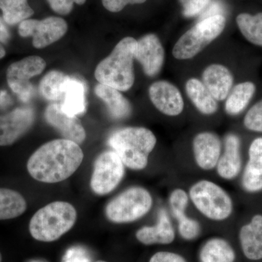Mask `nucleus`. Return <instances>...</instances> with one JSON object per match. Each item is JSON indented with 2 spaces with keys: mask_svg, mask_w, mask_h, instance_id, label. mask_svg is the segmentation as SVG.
<instances>
[{
  "mask_svg": "<svg viewBox=\"0 0 262 262\" xmlns=\"http://www.w3.org/2000/svg\"><path fill=\"white\" fill-rule=\"evenodd\" d=\"M83 158L80 145L67 139H56L33 153L27 162V170L38 182L54 184L73 175Z\"/></svg>",
  "mask_w": 262,
  "mask_h": 262,
  "instance_id": "1",
  "label": "nucleus"
},
{
  "mask_svg": "<svg viewBox=\"0 0 262 262\" xmlns=\"http://www.w3.org/2000/svg\"><path fill=\"white\" fill-rule=\"evenodd\" d=\"M108 144L130 170H142L147 167L149 155L157 144V138L149 129L127 127L114 132Z\"/></svg>",
  "mask_w": 262,
  "mask_h": 262,
  "instance_id": "2",
  "label": "nucleus"
},
{
  "mask_svg": "<svg viewBox=\"0 0 262 262\" xmlns=\"http://www.w3.org/2000/svg\"><path fill=\"white\" fill-rule=\"evenodd\" d=\"M137 40L125 37L114 48L111 54L98 63L95 77L100 84L120 91L131 89L135 80L134 60Z\"/></svg>",
  "mask_w": 262,
  "mask_h": 262,
  "instance_id": "3",
  "label": "nucleus"
},
{
  "mask_svg": "<svg viewBox=\"0 0 262 262\" xmlns=\"http://www.w3.org/2000/svg\"><path fill=\"white\" fill-rule=\"evenodd\" d=\"M77 217V211L71 203L53 202L33 215L29 223V232L33 238L38 241L53 242L73 227Z\"/></svg>",
  "mask_w": 262,
  "mask_h": 262,
  "instance_id": "4",
  "label": "nucleus"
},
{
  "mask_svg": "<svg viewBox=\"0 0 262 262\" xmlns=\"http://www.w3.org/2000/svg\"><path fill=\"white\" fill-rule=\"evenodd\" d=\"M188 194L196 211L207 220L224 222L233 213L232 198L222 186L213 181L201 179L194 182Z\"/></svg>",
  "mask_w": 262,
  "mask_h": 262,
  "instance_id": "5",
  "label": "nucleus"
},
{
  "mask_svg": "<svg viewBox=\"0 0 262 262\" xmlns=\"http://www.w3.org/2000/svg\"><path fill=\"white\" fill-rule=\"evenodd\" d=\"M154 200L146 188L135 186L124 190L106 206V218L114 224H130L141 220L152 208Z\"/></svg>",
  "mask_w": 262,
  "mask_h": 262,
  "instance_id": "6",
  "label": "nucleus"
},
{
  "mask_svg": "<svg viewBox=\"0 0 262 262\" xmlns=\"http://www.w3.org/2000/svg\"><path fill=\"white\" fill-rule=\"evenodd\" d=\"M226 26L224 15L203 18L179 38L173 48V56L179 60L190 59L222 34Z\"/></svg>",
  "mask_w": 262,
  "mask_h": 262,
  "instance_id": "7",
  "label": "nucleus"
},
{
  "mask_svg": "<svg viewBox=\"0 0 262 262\" xmlns=\"http://www.w3.org/2000/svg\"><path fill=\"white\" fill-rule=\"evenodd\" d=\"M125 166L114 151L101 153L94 163L91 180L93 192L106 195L115 190L125 177Z\"/></svg>",
  "mask_w": 262,
  "mask_h": 262,
  "instance_id": "8",
  "label": "nucleus"
},
{
  "mask_svg": "<svg viewBox=\"0 0 262 262\" xmlns=\"http://www.w3.org/2000/svg\"><path fill=\"white\" fill-rule=\"evenodd\" d=\"M46 67L41 57H26L9 66L7 70V82L10 89L21 101H27L32 93L30 79L40 75Z\"/></svg>",
  "mask_w": 262,
  "mask_h": 262,
  "instance_id": "9",
  "label": "nucleus"
},
{
  "mask_svg": "<svg viewBox=\"0 0 262 262\" xmlns=\"http://www.w3.org/2000/svg\"><path fill=\"white\" fill-rule=\"evenodd\" d=\"M67 30V22L58 17H48L43 20L27 19L18 27L20 37H32L33 46L37 49H42L56 42L64 36Z\"/></svg>",
  "mask_w": 262,
  "mask_h": 262,
  "instance_id": "10",
  "label": "nucleus"
},
{
  "mask_svg": "<svg viewBox=\"0 0 262 262\" xmlns=\"http://www.w3.org/2000/svg\"><path fill=\"white\" fill-rule=\"evenodd\" d=\"M35 113L32 108L20 107L0 115V146L14 144L34 125Z\"/></svg>",
  "mask_w": 262,
  "mask_h": 262,
  "instance_id": "11",
  "label": "nucleus"
},
{
  "mask_svg": "<svg viewBox=\"0 0 262 262\" xmlns=\"http://www.w3.org/2000/svg\"><path fill=\"white\" fill-rule=\"evenodd\" d=\"M222 152V141L214 133L204 131L193 139V157L196 166L202 170H214Z\"/></svg>",
  "mask_w": 262,
  "mask_h": 262,
  "instance_id": "12",
  "label": "nucleus"
},
{
  "mask_svg": "<svg viewBox=\"0 0 262 262\" xmlns=\"http://www.w3.org/2000/svg\"><path fill=\"white\" fill-rule=\"evenodd\" d=\"M46 121L61 134L63 139L80 145L85 140L86 132L76 116L68 115L62 110L61 104L48 106L45 113Z\"/></svg>",
  "mask_w": 262,
  "mask_h": 262,
  "instance_id": "13",
  "label": "nucleus"
},
{
  "mask_svg": "<svg viewBox=\"0 0 262 262\" xmlns=\"http://www.w3.org/2000/svg\"><path fill=\"white\" fill-rule=\"evenodd\" d=\"M150 100L160 113L167 116H178L184 110L180 91L167 81H158L149 87Z\"/></svg>",
  "mask_w": 262,
  "mask_h": 262,
  "instance_id": "14",
  "label": "nucleus"
},
{
  "mask_svg": "<svg viewBox=\"0 0 262 262\" xmlns=\"http://www.w3.org/2000/svg\"><path fill=\"white\" fill-rule=\"evenodd\" d=\"M136 237L145 246L171 244L175 241L176 231L168 211L160 208L155 225L138 229Z\"/></svg>",
  "mask_w": 262,
  "mask_h": 262,
  "instance_id": "15",
  "label": "nucleus"
},
{
  "mask_svg": "<svg viewBox=\"0 0 262 262\" xmlns=\"http://www.w3.org/2000/svg\"><path fill=\"white\" fill-rule=\"evenodd\" d=\"M165 52L159 38L149 34L137 41L135 58L140 62L144 73L154 77L163 67Z\"/></svg>",
  "mask_w": 262,
  "mask_h": 262,
  "instance_id": "16",
  "label": "nucleus"
},
{
  "mask_svg": "<svg viewBox=\"0 0 262 262\" xmlns=\"http://www.w3.org/2000/svg\"><path fill=\"white\" fill-rule=\"evenodd\" d=\"M242 165L241 139L235 134H229L224 141V149L215 167L216 173L224 180H233L241 173Z\"/></svg>",
  "mask_w": 262,
  "mask_h": 262,
  "instance_id": "17",
  "label": "nucleus"
},
{
  "mask_svg": "<svg viewBox=\"0 0 262 262\" xmlns=\"http://www.w3.org/2000/svg\"><path fill=\"white\" fill-rule=\"evenodd\" d=\"M241 184L248 193L262 191V137L255 139L249 146Z\"/></svg>",
  "mask_w": 262,
  "mask_h": 262,
  "instance_id": "18",
  "label": "nucleus"
},
{
  "mask_svg": "<svg viewBox=\"0 0 262 262\" xmlns=\"http://www.w3.org/2000/svg\"><path fill=\"white\" fill-rule=\"evenodd\" d=\"M241 249L248 259H262V214L253 215L249 223L239 229Z\"/></svg>",
  "mask_w": 262,
  "mask_h": 262,
  "instance_id": "19",
  "label": "nucleus"
},
{
  "mask_svg": "<svg viewBox=\"0 0 262 262\" xmlns=\"http://www.w3.org/2000/svg\"><path fill=\"white\" fill-rule=\"evenodd\" d=\"M203 84L216 101H223L228 96L233 77L228 69L222 64L210 65L203 73Z\"/></svg>",
  "mask_w": 262,
  "mask_h": 262,
  "instance_id": "20",
  "label": "nucleus"
},
{
  "mask_svg": "<svg viewBox=\"0 0 262 262\" xmlns=\"http://www.w3.org/2000/svg\"><path fill=\"white\" fill-rule=\"evenodd\" d=\"M95 93L106 105L114 118L120 120L130 115V103L118 90L99 83L95 88Z\"/></svg>",
  "mask_w": 262,
  "mask_h": 262,
  "instance_id": "21",
  "label": "nucleus"
},
{
  "mask_svg": "<svg viewBox=\"0 0 262 262\" xmlns=\"http://www.w3.org/2000/svg\"><path fill=\"white\" fill-rule=\"evenodd\" d=\"M201 262H234L235 251L230 244L222 237H212L205 243L199 252Z\"/></svg>",
  "mask_w": 262,
  "mask_h": 262,
  "instance_id": "22",
  "label": "nucleus"
},
{
  "mask_svg": "<svg viewBox=\"0 0 262 262\" xmlns=\"http://www.w3.org/2000/svg\"><path fill=\"white\" fill-rule=\"evenodd\" d=\"M63 98L62 110L68 115L77 116L85 112V86L80 80L69 79Z\"/></svg>",
  "mask_w": 262,
  "mask_h": 262,
  "instance_id": "23",
  "label": "nucleus"
},
{
  "mask_svg": "<svg viewBox=\"0 0 262 262\" xmlns=\"http://www.w3.org/2000/svg\"><path fill=\"white\" fill-rule=\"evenodd\" d=\"M188 96L198 111L206 115L216 113L218 103L203 82L196 78L189 79L186 84Z\"/></svg>",
  "mask_w": 262,
  "mask_h": 262,
  "instance_id": "24",
  "label": "nucleus"
},
{
  "mask_svg": "<svg viewBox=\"0 0 262 262\" xmlns=\"http://www.w3.org/2000/svg\"><path fill=\"white\" fill-rule=\"evenodd\" d=\"M27 208V201L20 193L0 188V221L17 218L23 214Z\"/></svg>",
  "mask_w": 262,
  "mask_h": 262,
  "instance_id": "25",
  "label": "nucleus"
},
{
  "mask_svg": "<svg viewBox=\"0 0 262 262\" xmlns=\"http://www.w3.org/2000/svg\"><path fill=\"white\" fill-rule=\"evenodd\" d=\"M255 91L256 86L253 82H245L237 84L226 101V113L232 116L242 113L252 98Z\"/></svg>",
  "mask_w": 262,
  "mask_h": 262,
  "instance_id": "26",
  "label": "nucleus"
},
{
  "mask_svg": "<svg viewBox=\"0 0 262 262\" xmlns=\"http://www.w3.org/2000/svg\"><path fill=\"white\" fill-rule=\"evenodd\" d=\"M70 77L63 72L51 71L45 76L39 83V92L50 101H58L63 98L66 86Z\"/></svg>",
  "mask_w": 262,
  "mask_h": 262,
  "instance_id": "27",
  "label": "nucleus"
},
{
  "mask_svg": "<svg viewBox=\"0 0 262 262\" xmlns=\"http://www.w3.org/2000/svg\"><path fill=\"white\" fill-rule=\"evenodd\" d=\"M3 20L9 25L20 24L34 14L28 0H0Z\"/></svg>",
  "mask_w": 262,
  "mask_h": 262,
  "instance_id": "28",
  "label": "nucleus"
},
{
  "mask_svg": "<svg viewBox=\"0 0 262 262\" xmlns=\"http://www.w3.org/2000/svg\"><path fill=\"white\" fill-rule=\"evenodd\" d=\"M237 26L247 40L262 46V13L252 15L241 13L236 18Z\"/></svg>",
  "mask_w": 262,
  "mask_h": 262,
  "instance_id": "29",
  "label": "nucleus"
},
{
  "mask_svg": "<svg viewBox=\"0 0 262 262\" xmlns=\"http://www.w3.org/2000/svg\"><path fill=\"white\" fill-rule=\"evenodd\" d=\"M189 202V194L185 189L176 188L171 191L168 196L169 209L176 220L187 214Z\"/></svg>",
  "mask_w": 262,
  "mask_h": 262,
  "instance_id": "30",
  "label": "nucleus"
},
{
  "mask_svg": "<svg viewBox=\"0 0 262 262\" xmlns=\"http://www.w3.org/2000/svg\"><path fill=\"white\" fill-rule=\"evenodd\" d=\"M177 222L179 235L184 241H194L201 235V225L195 219L187 214L177 220Z\"/></svg>",
  "mask_w": 262,
  "mask_h": 262,
  "instance_id": "31",
  "label": "nucleus"
},
{
  "mask_svg": "<svg viewBox=\"0 0 262 262\" xmlns=\"http://www.w3.org/2000/svg\"><path fill=\"white\" fill-rule=\"evenodd\" d=\"M244 123L248 130L262 133V100L248 110Z\"/></svg>",
  "mask_w": 262,
  "mask_h": 262,
  "instance_id": "32",
  "label": "nucleus"
},
{
  "mask_svg": "<svg viewBox=\"0 0 262 262\" xmlns=\"http://www.w3.org/2000/svg\"><path fill=\"white\" fill-rule=\"evenodd\" d=\"M184 5L183 14L186 17L195 16L206 9L211 0H182Z\"/></svg>",
  "mask_w": 262,
  "mask_h": 262,
  "instance_id": "33",
  "label": "nucleus"
},
{
  "mask_svg": "<svg viewBox=\"0 0 262 262\" xmlns=\"http://www.w3.org/2000/svg\"><path fill=\"white\" fill-rule=\"evenodd\" d=\"M52 9L60 15H68L73 9L74 4L82 5L86 0H47Z\"/></svg>",
  "mask_w": 262,
  "mask_h": 262,
  "instance_id": "34",
  "label": "nucleus"
},
{
  "mask_svg": "<svg viewBox=\"0 0 262 262\" xmlns=\"http://www.w3.org/2000/svg\"><path fill=\"white\" fill-rule=\"evenodd\" d=\"M62 262H91V258L84 248L74 246L66 252Z\"/></svg>",
  "mask_w": 262,
  "mask_h": 262,
  "instance_id": "35",
  "label": "nucleus"
},
{
  "mask_svg": "<svg viewBox=\"0 0 262 262\" xmlns=\"http://www.w3.org/2000/svg\"><path fill=\"white\" fill-rule=\"evenodd\" d=\"M146 0H102L103 7L108 11L117 13L121 11L127 5L141 4Z\"/></svg>",
  "mask_w": 262,
  "mask_h": 262,
  "instance_id": "36",
  "label": "nucleus"
},
{
  "mask_svg": "<svg viewBox=\"0 0 262 262\" xmlns=\"http://www.w3.org/2000/svg\"><path fill=\"white\" fill-rule=\"evenodd\" d=\"M149 262H187L185 258L179 253L170 251H159L150 258Z\"/></svg>",
  "mask_w": 262,
  "mask_h": 262,
  "instance_id": "37",
  "label": "nucleus"
},
{
  "mask_svg": "<svg viewBox=\"0 0 262 262\" xmlns=\"http://www.w3.org/2000/svg\"><path fill=\"white\" fill-rule=\"evenodd\" d=\"M10 39L9 30L7 28L3 19L0 18V42L8 44Z\"/></svg>",
  "mask_w": 262,
  "mask_h": 262,
  "instance_id": "38",
  "label": "nucleus"
},
{
  "mask_svg": "<svg viewBox=\"0 0 262 262\" xmlns=\"http://www.w3.org/2000/svg\"><path fill=\"white\" fill-rule=\"evenodd\" d=\"M5 55H6V51H5V48L3 47V45L0 43V59L4 58Z\"/></svg>",
  "mask_w": 262,
  "mask_h": 262,
  "instance_id": "39",
  "label": "nucleus"
},
{
  "mask_svg": "<svg viewBox=\"0 0 262 262\" xmlns=\"http://www.w3.org/2000/svg\"><path fill=\"white\" fill-rule=\"evenodd\" d=\"M3 261V256H2L1 253H0V262H2Z\"/></svg>",
  "mask_w": 262,
  "mask_h": 262,
  "instance_id": "40",
  "label": "nucleus"
},
{
  "mask_svg": "<svg viewBox=\"0 0 262 262\" xmlns=\"http://www.w3.org/2000/svg\"><path fill=\"white\" fill-rule=\"evenodd\" d=\"M95 262H106V261H95Z\"/></svg>",
  "mask_w": 262,
  "mask_h": 262,
  "instance_id": "41",
  "label": "nucleus"
},
{
  "mask_svg": "<svg viewBox=\"0 0 262 262\" xmlns=\"http://www.w3.org/2000/svg\"><path fill=\"white\" fill-rule=\"evenodd\" d=\"M32 262H41V261H32Z\"/></svg>",
  "mask_w": 262,
  "mask_h": 262,
  "instance_id": "42",
  "label": "nucleus"
}]
</instances>
